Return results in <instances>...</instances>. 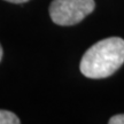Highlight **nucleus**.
Masks as SVG:
<instances>
[{
	"label": "nucleus",
	"instance_id": "obj_5",
	"mask_svg": "<svg viewBox=\"0 0 124 124\" xmlns=\"http://www.w3.org/2000/svg\"><path fill=\"white\" fill-rule=\"evenodd\" d=\"M5 1L13 2V4H23V2H27V1H29V0H5Z\"/></svg>",
	"mask_w": 124,
	"mask_h": 124
},
{
	"label": "nucleus",
	"instance_id": "obj_1",
	"mask_svg": "<svg viewBox=\"0 0 124 124\" xmlns=\"http://www.w3.org/2000/svg\"><path fill=\"white\" fill-rule=\"evenodd\" d=\"M124 63V39L106 38L91 46L80 60L82 74L92 79L111 76Z\"/></svg>",
	"mask_w": 124,
	"mask_h": 124
},
{
	"label": "nucleus",
	"instance_id": "obj_4",
	"mask_svg": "<svg viewBox=\"0 0 124 124\" xmlns=\"http://www.w3.org/2000/svg\"><path fill=\"white\" fill-rule=\"evenodd\" d=\"M109 124H124V114L113 116L109 120Z\"/></svg>",
	"mask_w": 124,
	"mask_h": 124
},
{
	"label": "nucleus",
	"instance_id": "obj_2",
	"mask_svg": "<svg viewBox=\"0 0 124 124\" xmlns=\"http://www.w3.org/2000/svg\"><path fill=\"white\" fill-rule=\"evenodd\" d=\"M94 7V0H53L49 5V16L55 24L70 27L83 21Z\"/></svg>",
	"mask_w": 124,
	"mask_h": 124
},
{
	"label": "nucleus",
	"instance_id": "obj_6",
	"mask_svg": "<svg viewBox=\"0 0 124 124\" xmlns=\"http://www.w3.org/2000/svg\"><path fill=\"white\" fill-rule=\"evenodd\" d=\"M2 54H4V51H2V47H1V45H0V61H1V59H2Z\"/></svg>",
	"mask_w": 124,
	"mask_h": 124
},
{
	"label": "nucleus",
	"instance_id": "obj_3",
	"mask_svg": "<svg viewBox=\"0 0 124 124\" xmlns=\"http://www.w3.org/2000/svg\"><path fill=\"white\" fill-rule=\"evenodd\" d=\"M20 120L14 113L0 109V124H18Z\"/></svg>",
	"mask_w": 124,
	"mask_h": 124
}]
</instances>
